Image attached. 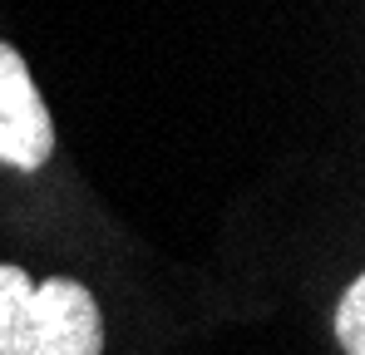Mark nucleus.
Here are the masks:
<instances>
[{
    "instance_id": "3",
    "label": "nucleus",
    "mask_w": 365,
    "mask_h": 355,
    "mask_svg": "<svg viewBox=\"0 0 365 355\" xmlns=\"http://www.w3.org/2000/svg\"><path fill=\"white\" fill-rule=\"evenodd\" d=\"M336 336H341L346 355H365V282L361 277L346 287L341 306H336Z\"/></svg>"
},
{
    "instance_id": "2",
    "label": "nucleus",
    "mask_w": 365,
    "mask_h": 355,
    "mask_svg": "<svg viewBox=\"0 0 365 355\" xmlns=\"http://www.w3.org/2000/svg\"><path fill=\"white\" fill-rule=\"evenodd\" d=\"M50 153H55L50 109H45L20 50L0 40V163L35 173Z\"/></svg>"
},
{
    "instance_id": "1",
    "label": "nucleus",
    "mask_w": 365,
    "mask_h": 355,
    "mask_svg": "<svg viewBox=\"0 0 365 355\" xmlns=\"http://www.w3.org/2000/svg\"><path fill=\"white\" fill-rule=\"evenodd\" d=\"M99 301L79 282L35 287L20 267H0V355H99Z\"/></svg>"
}]
</instances>
